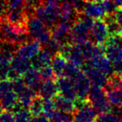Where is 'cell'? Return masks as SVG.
Returning a JSON list of instances; mask_svg holds the SVG:
<instances>
[{"label": "cell", "mask_w": 122, "mask_h": 122, "mask_svg": "<svg viewBox=\"0 0 122 122\" xmlns=\"http://www.w3.org/2000/svg\"><path fill=\"white\" fill-rule=\"evenodd\" d=\"M53 56L54 54L50 52L49 50L46 48L42 49L34 58L31 59L32 66L37 68V69H40L44 66H49L51 64Z\"/></svg>", "instance_id": "17"}, {"label": "cell", "mask_w": 122, "mask_h": 122, "mask_svg": "<svg viewBox=\"0 0 122 122\" xmlns=\"http://www.w3.org/2000/svg\"><path fill=\"white\" fill-rule=\"evenodd\" d=\"M110 37L108 27L105 20L96 19L90 32V41L98 46H103Z\"/></svg>", "instance_id": "6"}, {"label": "cell", "mask_w": 122, "mask_h": 122, "mask_svg": "<svg viewBox=\"0 0 122 122\" xmlns=\"http://www.w3.org/2000/svg\"><path fill=\"white\" fill-rule=\"evenodd\" d=\"M85 1H93V2H104L106 0H85Z\"/></svg>", "instance_id": "40"}, {"label": "cell", "mask_w": 122, "mask_h": 122, "mask_svg": "<svg viewBox=\"0 0 122 122\" xmlns=\"http://www.w3.org/2000/svg\"><path fill=\"white\" fill-rule=\"evenodd\" d=\"M7 11H8V8H7L5 0H0V18L4 17L6 15Z\"/></svg>", "instance_id": "37"}, {"label": "cell", "mask_w": 122, "mask_h": 122, "mask_svg": "<svg viewBox=\"0 0 122 122\" xmlns=\"http://www.w3.org/2000/svg\"><path fill=\"white\" fill-rule=\"evenodd\" d=\"M14 122H31L32 121V115L29 110L22 107L18 105V106L14 110Z\"/></svg>", "instance_id": "25"}, {"label": "cell", "mask_w": 122, "mask_h": 122, "mask_svg": "<svg viewBox=\"0 0 122 122\" xmlns=\"http://www.w3.org/2000/svg\"><path fill=\"white\" fill-rule=\"evenodd\" d=\"M44 101L40 96H36L34 98V100L31 102L29 110L31 115L33 117H36V116H39L43 114V111H44Z\"/></svg>", "instance_id": "24"}, {"label": "cell", "mask_w": 122, "mask_h": 122, "mask_svg": "<svg viewBox=\"0 0 122 122\" xmlns=\"http://www.w3.org/2000/svg\"><path fill=\"white\" fill-rule=\"evenodd\" d=\"M113 17H114L115 20L117 23V24L119 25L120 28L121 30V36H122V8H119L118 9H116L114 13H112Z\"/></svg>", "instance_id": "35"}, {"label": "cell", "mask_w": 122, "mask_h": 122, "mask_svg": "<svg viewBox=\"0 0 122 122\" xmlns=\"http://www.w3.org/2000/svg\"><path fill=\"white\" fill-rule=\"evenodd\" d=\"M105 88L122 89V76L116 73L111 74L107 80V83L105 86Z\"/></svg>", "instance_id": "27"}, {"label": "cell", "mask_w": 122, "mask_h": 122, "mask_svg": "<svg viewBox=\"0 0 122 122\" xmlns=\"http://www.w3.org/2000/svg\"><path fill=\"white\" fill-rule=\"evenodd\" d=\"M23 80L29 87L35 92H38L39 86L42 82V77L39 72V69L31 66L23 76Z\"/></svg>", "instance_id": "16"}, {"label": "cell", "mask_w": 122, "mask_h": 122, "mask_svg": "<svg viewBox=\"0 0 122 122\" xmlns=\"http://www.w3.org/2000/svg\"><path fill=\"white\" fill-rule=\"evenodd\" d=\"M82 70L89 77L92 85L100 87H103L106 85L108 80L106 78V75L94 68L89 61H86L84 63V65L82 66Z\"/></svg>", "instance_id": "10"}, {"label": "cell", "mask_w": 122, "mask_h": 122, "mask_svg": "<svg viewBox=\"0 0 122 122\" xmlns=\"http://www.w3.org/2000/svg\"><path fill=\"white\" fill-rule=\"evenodd\" d=\"M75 88L77 92V99L88 100V95L91 88V82L86 74L82 71V72L75 79Z\"/></svg>", "instance_id": "12"}, {"label": "cell", "mask_w": 122, "mask_h": 122, "mask_svg": "<svg viewBox=\"0 0 122 122\" xmlns=\"http://www.w3.org/2000/svg\"><path fill=\"white\" fill-rule=\"evenodd\" d=\"M88 61L91 63V65L94 68L104 73L105 75L110 76L111 74H113L114 68H113L112 61L109 58H107L105 53L99 55V56H95L90 60H88Z\"/></svg>", "instance_id": "14"}, {"label": "cell", "mask_w": 122, "mask_h": 122, "mask_svg": "<svg viewBox=\"0 0 122 122\" xmlns=\"http://www.w3.org/2000/svg\"><path fill=\"white\" fill-rule=\"evenodd\" d=\"M68 61H69L65 58V56H64L59 51L53 56L52 61H51V66L54 70L56 77H60L64 76Z\"/></svg>", "instance_id": "18"}, {"label": "cell", "mask_w": 122, "mask_h": 122, "mask_svg": "<svg viewBox=\"0 0 122 122\" xmlns=\"http://www.w3.org/2000/svg\"><path fill=\"white\" fill-rule=\"evenodd\" d=\"M26 29L31 39L45 45L51 39V31L42 20L34 14L29 15L26 22Z\"/></svg>", "instance_id": "3"}, {"label": "cell", "mask_w": 122, "mask_h": 122, "mask_svg": "<svg viewBox=\"0 0 122 122\" xmlns=\"http://www.w3.org/2000/svg\"><path fill=\"white\" fill-rule=\"evenodd\" d=\"M59 93L58 85L54 80H46L41 82L38 94L43 99H54Z\"/></svg>", "instance_id": "15"}, {"label": "cell", "mask_w": 122, "mask_h": 122, "mask_svg": "<svg viewBox=\"0 0 122 122\" xmlns=\"http://www.w3.org/2000/svg\"><path fill=\"white\" fill-rule=\"evenodd\" d=\"M73 23L61 21L57 23L51 30V38L56 40L59 42L61 47L64 44L71 43L70 42V33Z\"/></svg>", "instance_id": "8"}, {"label": "cell", "mask_w": 122, "mask_h": 122, "mask_svg": "<svg viewBox=\"0 0 122 122\" xmlns=\"http://www.w3.org/2000/svg\"><path fill=\"white\" fill-rule=\"evenodd\" d=\"M51 121L52 122H73V114L57 111Z\"/></svg>", "instance_id": "29"}, {"label": "cell", "mask_w": 122, "mask_h": 122, "mask_svg": "<svg viewBox=\"0 0 122 122\" xmlns=\"http://www.w3.org/2000/svg\"><path fill=\"white\" fill-rule=\"evenodd\" d=\"M113 68H114L115 73L122 76V59L113 63Z\"/></svg>", "instance_id": "36"}, {"label": "cell", "mask_w": 122, "mask_h": 122, "mask_svg": "<svg viewBox=\"0 0 122 122\" xmlns=\"http://www.w3.org/2000/svg\"><path fill=\"white\" fill-rule=\"evenodd\" d=\"M75 111L73 113V122H94L97 112L88 100L76 99Z\"/></svg>", "instance_id": "4"}, {"label": "cell", "mask_w": 122, "mask_h": 122, "mask_svg": "<svg viewBox=\"0 0 122 122\" xmlns=\"http://www.w3.org/2000/svg\"><path fill=\"white\" fill-rule=\"evenodd\" d=\"M32 66L31 60L15 54L11 61V69L8 74V79L14 81L21 77Z\"/></svg>", "instance_id": "7"}, {"label": "cell", "mask_w": 122, "mask_h": 122, "mask_svg": "<svg viewBox=\"0 0 122 122\" xmlns=\"http://www.w3.org/2000/svg\"><path fill=\"white\" fill-rule=\"evenodd\" d=\"M39 72H40L41 77H42L43 81L46 80H54L56 77L55 74L54 72L52 66H46L44 67L39 69Z\"/></svg>", "instance_id": "31"}, {"label": "cell", "mask_w": 122, "mask_h": 122, "mask_svg": "<svg viewBox=\"0 0 122 122\" xmlns=\"http://www.w3.org/2000/svg\"><path fill=\"white\" fill-rule=\"evenodd\" d=\"M42 44L36 40H31L18 46L16 54L24 58L31 60L42 50Z\"/></svg>", "instance_id": "13"}, {"label": "cell", "mask_w": 122, "mask_h": 122, "mask_svg": "<svg viewBox=\"0 0 122 122\" xmlns=\"http://www.w3.org/2000/svg\"><path fill=\"white\" fill-rule=\"evenodd\" d=\"M105 55L112 63L122 59V36H110L103 45Z\"/></svg>", "instance_id": "5"}, {"label": "cell", "mask_w": 122, "mask_h": 122, "mask_svg": "<svg viewBox=\"0 0 122 122\" xmlns=\"http://www.w3.org/2000/svg\"><path fill=\"white\" fill-rule=\"evenodd\" d=\"M94 20L92 18L80 13L77 19L74 22L70 33L71 43H83L90 40V32Z\"/></svg>", "instance_id": "2"}, {"label": "cell", "mask_w": 122, "mask_h": 122, "mask_svg": "<svg viewBox=\"0 0 122 122\" xmlns=\"http://www.w3.org/2000/svg\"><path fill=\"white\" fill-rule=\"evenodd\" d=\"M120 122H122V118H121V121H120Z\"/></svg>", "instance_id": "41"}, {"label": "cell", "mask_w": 122, "mask_h": 122, "mask_svg": "<svg viewBox=\"0 0 122 122\" xmlns=\"http://www.w3.org/2000/svg\"><path fill=\"white\" fill-rule=\"evenodd\" d=\"M0 122H14V115L12 111H6L0 114Z\"/></svg>", "instance_id": "34"}, {"label": "cell", "mask_w": 122, "mask_h": 122, "mask_svg": "<svg viewBox=\"0 0 122 122\" xmlns=\"http://www.w3.org/2000/svg\"><path fill=\"white\" fill-rule=\"evenodd\" d=\"M17 96L19 106L24 108H29L34 98L36 97V92L26 86L21 92L17 93Z\"/></svg>", "instance_id": "21"}, {"label": "cell", "mask_w": 122, "mask_h": 122, "mask_svg": "<svg viewBox=\"0 0 122 122\" xmlns=\"http://www.w3.org/2000/svg\"><path fill=\"white\" fill-rule=\"evenodd\" d=\"M13 90V81L11 80H9V79H8V80L3 79L0 81V97Z\"/></svg>", "instance_id": "33"}, {"label": "cell", "mask_w": 122, "mask_h": 122, "mask_svg": "<svg viewBox=\"0 0 122 122\" xmlns=\"http://www.w3.org/2000/svg\"><path fill=\"white\" fill-rule=\"evenodd\" d=\"M82 67L78 65L75 64V63L71 62V61H68V64H67L66 69H65L64 76H68L70 78L74 79L76 76H78L80 73L82 72Z\"/></svg>", "instance_id": "28"}, {"label": "cell", "mask_w": 122, "mask_h": 122, "mask_svg": "<svg viewBox=\"0 0 122 122\" xmlns=\"http://www.w3.org/2000/svg\"><path fill=\"white\" fill-rule=\"evenodd\" d=\"M56 83L58 85L59 92L60 95L69 98V99L72 100L74 101L77 99L75 83L73 79L64 76L58 77Z\"/></svg>", "instance_id": "9"}, {"label": "cell", "mask_w": 122, "mask_h": 122, "mask_svg": "<svg viewBox=\"0 0 122 122\" xmlns=\"http://www.w3.org/2000/svg\"><path fill=\"white\" fill-rule=\"evenodd\" d=\"M62 0H42L34 10V15L52 28L60 20Z\"/></svg>", "instance_id": "1"}, {"label": "cell", "mask_w": 122, "mask_h": 122, "mask_svg": "<svg viewBox=\"0 0 122 122\" xmlns=\"http://www.w3.org/2000/svg\"><path fill=\"white\" fill-rule=\"evenodd\" d=\"M83 13L93 19H102L107 15L105 7L103 2L85 1L83 8Z\"/></svg>", "instance_id": "11"}, {"label": "cell", "mask_w": 122, "mask_h": 122, "mask_svg": "<svg viewBox=\"0 0 122 122\" xmlns=\"http://www.w3.org/2000/svg\"><path fill=\"white\" fill-rule=\"evenodd\" d=\"M90 104L95 110L97 114H105V113L111 112L112 111V107H111V104L109 101H108L107 97H101L99 99L96 100V101H93Z\"/></svg>", "instance_id": "22"}, {"label": "cell", "mask_w": 122, "mask_h": 122, "mask_svg": "<svg viewBox=\"0 0 122 122\" xmlns=\"http://www.w3.org/2000/svg\"><path fill=\"white\" fill-rule=\"evenodd\" d=\"M121 118L113 112L100 114L95 119L94 122H120Z\"/></svg>", "instance_id": "30"}, {"label": "cell", "mask_w": 122, "mask_h": 122, "mask_svg": "<svg viewBox=\"0 0 122 122\" xmlns=\"http://www.w3.org/2000/svg\"><path fill=\"white\" fill-rule=\"evenodd\" d=\"M8 10L22 9L25 8V0H5Z\"/></svg>", "instance_id": "32"}, {"label": "cell", "mask_w": 122, "mask_h": 122, "mask_svg": "<svg viewBox=\"0 0 122 122\" xmlns=\"http://www.w3.org/2000/svg\"><path fill=\"white\" fill-rule=\"evenodd\" d=\"M0 102H1L3 109L8 111H14L19 105L18 96L13 90L0 97Z\"/></svg>", "instance_id": "20"}, {"label": "cell", "mask_w": 122, "mask_h": 122, "mask_svg": "<svg viewBox=\"0 0 122 122\" xmlns=\"http://www.w3.org/2000/svg\"><path fill=\"white\" fill-rule=\"evenodd\" d=\"M31 122H50L49 121V119L47 118L46 116H36V117H34L32 119Z\"/></svg>", "instance_id": "38"}, {"label": "cell", "mask_w": 122, "mask_h": 122, "mask_svg": "<svg viewBox=\"0 0 122 122\" xmlns=\"http://www.w3.org/2000/svg\"><path fill=\"white\" fill-rule=\"evenodd\" d=\"M117 8H122V0H113Z\"/></svg>", "instance_id": "39"}, {"label": "cell", "mask_w": 122, "mask_h": 122, "mask_svg": "<svg viewBox=\"0 0 122 122\" xmlns=\"http://www.w3.org/2000/svg\"><path fill=\"white\" fill-rule=\"evenodd\" d=\"M44 111H43V114L44 116L49 118L51 120L56 111H58L56 105L54 103V99H44Z\"/></svg>", "instance_id": "26"}, {"label": "cell", "mask_w": 122, "mask_h": 122, "mask_svg": "<svg viewBox=\"0 0 122 122\" xmlns=\"http://www.w3.org/2000/svg\"><path fill=\"white\" fill-rule=\"evenodd\" d=\"M108 101L115 106H122V89L105 88Z\"/></svg>", "instance_id": "23"}, {"label": "cell", "mask_w": 122, "mask_h": 122, "mask_svg": "<svg viewBox=\"0 0 122 122\" xmlns=\"http://www.w3.org/2000/svg\"><path fill=\"white\" fill-rule=\"evenodd\" d=\"M54 103L56 105L57 110L63 112L73 114L75 111V103L74 101L64 97L62 95H57L54 98Z\"/></svg>", "instance_id": "19"}]
</instances>
